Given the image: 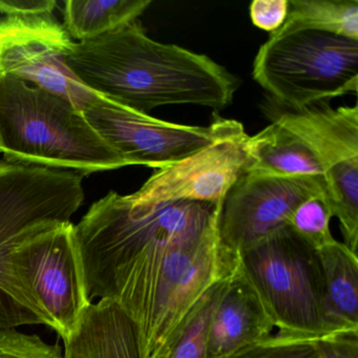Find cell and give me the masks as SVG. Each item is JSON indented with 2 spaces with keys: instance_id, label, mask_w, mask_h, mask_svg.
Wrapping results in <instances>:
<instances>
[{
  "instance_id": "obj_14",
  "label": "cell",
  "mask_w": 358,
  "mask_h": 358,
  "mask_svg": "<svg viewBox=\"0 0 358 358\" xmlns=\"http://www.w3.org/2000/svg\"><path fill=\"white\" fill-rule=\"evenodd\" d=\"M274 326L240 266L224 282L211 314L206 358H223L272 335Z\"/></svg>"
},
{
  "instance_id": "obj_2",
  "label": "cell",
  "mask_w": 358,
  "mask_h": 358,
  "mask_svg": "<svg viewBox=\"0 0 358 358\" xmlns=\"http://www.w3.org/2000/svg\"><path fill=\"white\" fill-rule=\"evenodd\" d=\"M221 203L140 205L115 192L94 203L75 225L90 299H120L169 249L202 234Z\"/></svg>"
},
{
  "instance_id": "obj_22",
  "label": "cell",
  "mask_w": 358,
  "mask_h": 358,
  "mask_svg": "<svg viewBox=\"0 0 358 358\" xmlns=\"http://www.w3.org/2000/svg\"><path fill=\"white\" fill-rule=\"evenodd\" d=\"M0 358H64V354L58 343L50 345L38 335L0 328Z\"/></svg>"
},
{
  "instance_id": "obj_12",
  "label": "cell",
  "mask_w": 358,
  "mask_h": 358,
  "mask_svg": "<svg viewBox=\"0 0 358 358\" xmlns=\"http://www.w3.org/2000/svg\"><path fill=\"white\" fill-rule=\"evenodd\" d=\"M320 194L327 196L324 178L245 173L222 201L220 240L238 255L274 230L288 225L291 215L301 203Z\"/></svg>"
},
{
  "instance_id": "obj_7",
  "label": "cell",
  "mask_w": 358,
  "mask_h": 358,
  "mask_svg": "<svg viewBox=\"0 0 358 358\" xmlns=\"http://www.w3.org/2000/svg\"><path fill=\"white\" fill-rule=\"evenodd\" d=\"M220 210L202 234L165 253L137 328L143 358L158 357L185 328L209 291L238 267V255L220 240Z\"/></svg>"
},
{
  "instance_id": "obj_3",
  "label": "cell",
  "mask_w": 358,
  "mask_h": 358,
  "mask_svg": "<svg viewBox=\"0 0 358 358\" xmlns=\"http://www.w3.org/2000/svg\"><path fill=\"white\" fill-rule=\"evenodd\" d=\"M0 152L83 177L129 166L72 102L11 76H0Z\"/></svg>"
},
{
  "instance_id": "obj_9",
  "label": "cell",
  "mask_w": 358,
  "mask_h": 358,
  "mask_svg": "<svg viewBox=\"0 0 358 358\" xmlns=\"http://www.w3.org/2000/svg\"><path fill=\"white\" fill-rule=\"evenodd\" d=\"M83 113L129 166L145 165L156 169L175 164L244 127L238 121L217 115L209 127L176 124L135 112L97 94Z\"/></svg>"
},
{
  "instance_id": "obj_8",
  "label": "cell",
  "mask_w": 358,
  "mask_h": 358,
  "mask_svg": "<svg viewBox=\"0 0 358 358\" xmlns=\"http://www.w3.org/2000/svg\"><path fill=\"white\" fill-rule=\"evenodd\" d=\"M8 265L33 313L66 341L92 303L74 224H51L29 234Z\"/></svg>"
},
{
  "instance_id": "obj_10",
  "label": "cell",
  "mask_w": 358,
  "mask_h": 358,
  "mask_svg": "<svg viewBox=\"0 0 358 358\" xmlns=\"http://www.w3.org/2000/svg\"><path fill=\"white\" fill-rule=\"evenodd\" d=\"M275 120L307 142L316 155L324 173L327 201L339 221L343 244L357 255V104L285 113Z\"/></svg>"
},
{
  "instance_id": "obj_18",
  "label": "cell",
  "mask_w": 358,
  "mask_h": 358,
  "mask_svg": "<svg viewBox=\"0 0 358 358\" xmlns=\"http://www.w3.org/2000/svg\"><path fill=\"white\" fill-rule=\"evenodd\" d=\"M282 28L320 31L358 41V0H290Z\"/></svg>"
},
{
  "instance_id": "obj_5",
  "label": "cell",
  "mask_w": 358,
  "mask_h": 358,
  "mask_svg": "<svg viewBox=\"0 0 358 358\" xmlns=\"http://www.w3.org/2000/svg\"><path fill=\"white\" fill-rule=\"evenodd\" d=\"M238 266L280 334L320 341L329 322L317 252L285 225L238 253Z\"/></svg>"
},
{
  "instance_id": "obj_13",
  "label": "cell",
  "mask_w": 358,
  "mask_h": 358,
  "mask_svg": "<svg viewBox=\"0 0 358 358\" xmlns=\"http://www.w3.org/2000/svg\"><path fill=\"white\" fill-rule=\"evenodd\" d=\"M248 140L243 127L175 164L157 169L138 192L127 196L140 205L219 204L250 167Z\"/></svg>"
},
{
  "instance_id": "obj_15",
  "label": "cell",
  "mask_w": 358,
  "mask_h": 358,
  "mask_svg": "<svg viewBox=\"0 0 358 358\" xmlns=\"http://www.w3.org/2000/svg\"><path fill=\"white\" fill-rule=\"evenodd\" d=\"M248 150V171L285 178H324L318 159L307 142L276 120L249 137Z\"/></svg>"
},
{
  "instance_id": "obj_17",
  "label": "cell",
  "mask_w": 358,
  "mask_h": 358,
  "mask_svg": "<svg viewBox=\"0 0 358 358\" xmlns=\"http://www.w3.org/2000/svg\"><path fill=\"white\" fill-rule=\"evenodd\" d=\"M150 5V0H68L64 27L71 38L87 41L135 22Z\"/></svg>"
},
{
  "instance_id": "obj_1",
  "label": "cell",
  "mask_w": 358,
  "mask_h": 358,
  "mask_svg": "<svg viewBox=\"0 0 358 358\" xmlns=\"http://www.w3.org/2000/svg\"><path fill=\"white\" fill-rule=\"evenodd\" d=\"M66 66L90 91L146 115L171 104L223 110L240 85L208 56L152 41L138 20L75 43Z\"/></svg>"
},
{
  "instance_id": "obj_24",
  "label": "cell",
  "mask_w": 358,
  "mask_h": 358,
  "mask_svg": "<svg viewBox=\"0 0 358 358\" xmlns=\"http://www.w3.org/2000/svg\"><path fill=\"white\" fill-rule=\"evenodd\" d=\"M55 0H0V13L11 15H43L53 14Z\"/></svg>"
},
{
  "instance_id": "obj_19",
  "label": "cell",
  "mask_w": 358,
  "mask_h": 358,
  "mask_svg": "<svg viewBox=\"0 0 358 358\" xmlns=\"http://www.w3.org/2000/svg\"><path fill=\"white\" fill-rule=\"evenodd\" d=\"M227 278L209 291L185 328L157 358H206L209 322Z\"/></svg>"
},
{
  "instance_id": "obj_6",
  "label": "cell",
  "mask_w": 358,
  "mask_h": 358,
  "mask_svg": "<svg viewBox=\"0 0 358 358\" xmlns=\"http://www.w3.org/2000/svg\"><path fill=\"white\" fill-rule=\"evenodd\" d=\"M253 79L294 112L358 92V41L306 29L280 28L259 48Z\"/></svg>"
},
{
  "instance_id": "obj_21",
  "label": "cell",
  "mask_w": 358,
  "mask_h": 358,
  "mask_svg": "<svg viewBox=\"0 0 358 358\" xmlns=\"http://www.w3.org/2000/svg\"><path fill=\"white\" fill-rule=\"evenodd\" d=\"M318 341L276 333L223 358H320Z\"/></svg>"
},
{
  "instance_id": "obj_20",
  "label": "cell",
  "mask_w": 358,
  "mask_h": 358,
  "mask_svg": "<svg viewBox=\"0 0 358 358\" xmlns=\"http://www.w3.org/2000/svg\"><path fill=\"white\" fill-rule=\"evenodd\" d=\"M332 217L327 196L320 194L301 203L291 215L288 226L317 251L335 241L330 230Z\"/></svg>"
},
{
  "instance_id": "obj_16",
  "label": "cell",
  "mask_w": 358,
  "mask_h": 358,
  "mask_svg": "<svg viewBox=\"0 0 358 358\" xmlns=\"http://www.w3.org/2000/svg\"><path fill=\"white\" fill-rule=\"evenodd\" d=\"M317 252L329 322L336 333L358 332V257L335 240Z\"/></svg>"
},
{
  "instance_id": "obj_4",
  "label": "cell",
  "mask_w": 358,
  "mask_h": 358,
  "mask_svg": "<svg viewBox=\"0 0 358 358\" xmlns=\"http://www.w3.org/2000/svg\"><path fill=\"white\" fill-rule=\"evenodd\" d=\"M76 171L0 161V328L41 324L9 270L15 245L36 230L71 222L85 201Z\"/></svg>"
},
{
  "instance_id": "obj_23",
  "label": "cell",
  "mask_w": 358,
  "mask_h": 358,
  "mask_svg": "<svg viewBox=\"0 0 358 358\" xmlns=\"http://www.w3.org/2000/svg\"><path fill=\"white\" fill-rule=\"evenodd\" d=\"M249 12L255 27L274 33L286 22L289 0H255L251 3Z\"/></svg>"
},
{
  "instance_id": "obj_11",
  "label": "cell",
  "mask_w": 358,
  "mask_h": 358,
  "mask_svg": "<svg viewBox=\"0 0 358 358\" xmlns=\"http://www.w3.org/2000/svg\"><path fill=\"white\" fill-rule=\"evenodd\" d=\"M75 41L53 14L0 18V76H11L66 98L83 110L95 93L66 66Z\"/></svg>"
}]
</instances>
